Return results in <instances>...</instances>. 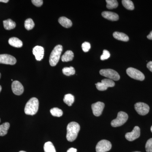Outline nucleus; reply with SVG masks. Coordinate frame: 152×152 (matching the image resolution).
<instances>
[{"mask_svg": "<svg viewBox=\"0 0 152 152\" xmlns=\"http://www.w3.org/2000/svg\"><path fill=\"white\" fill-rule=\"evenodd\" d=\"M3 24L4 28L7 30H10L15 28L16 24L15 22L10 19H8L3 21Z\"/></svg>", "mask_w": 152, "mask_h": 152, "instance_id": "6ab92c4d", "label": "nucleus"}, {"mask_svg": "<svg viewBox=\"0 0 152 152\" xmlns=\"http://www.w3.org/2000/svg\"><path fill=\"white\" fill-rule=\"evenodd\" d=\"M112 148V144L110 142L107 140L100 141L96 146V152H106L110 150Z\"/></svg>", "mask_w": 152, "mask_h": 152, "instance_id": "6e6552de", "label": "nucleus"}, {"mask_svg": "<svg viewBox=\"0 0 152 152\" xmlns=\"http://www.w3.org/2000/svg\"><path fill=\"white\" fill-rule=\"evenodd\" d=\"M128 115L125 112H119L116 118L112 121L111 125L114 127L120 126L124 125L128 120Z\"/></svg>", "mask_w": 152, "mask_h": 152, "instance_id": "20e7f679", "label": "nucleus"}, {"mask_svg": "<svg viewBox=\"0 0 152 152\" xmlns=\"http://www.w3.org/2000/svg\"><path fill=\"white\" fill-rule=\"evenodd\" d=\"M25 27L26 29L29 31L32 30L34 27L35 24L32 19L28 18L27 19L25 22Z\"/></svg>", "mask_w": 152, "mask_h": 152, "instance_id": "bb28decb", "label": "nucleus"}, {"mask_svg": "<svg viewBox=\"0 0 152 152\" xmlns=\"http://www.w3.org/2000/svg\"><path fill=\"white\" fill-rule=\"evenodd\" d=\"M107 8L111 10L118 7V3L116 0H106Z\"/></svg>", "mask_w": 152, "mask_h": 152, "instance_id": "b1692460", "label": "nucleus"}, {"mask_svg": "<svg viewBox=\"0 0 152 152\" xmlns=\"http://www.w3.org/2000/svg\"><path fill=\"white\" fill-rule=\"evenodd\" d=\"M12 91L15 94L20 96L24 92V88L22 84L18 81H14L12 85Z\"/></svg>", "mask_w": 152, "mask_h": 152, "instance_id": "ddd939ff", "label": "nucleus"}, {"mask_svg": "<svg viewBox=\"0 0 152 152\" xmlns=\"http://www.w3.org/2000/svg\"><path fill=\"white\" fill-rule=\"evenodd\" d=\"M122 3L124 7L128 10H133L134 9V4L130 0H123Z\"/></svg>", "mask_w": 152, "mask_h": 152, "instance_id": "393cba45", "label": "nucleus"}, {"mask_svg": "<svg viewBox=\"0 0 152 152\" xmlns=\"http://www.w3.org/2000/svg\"><path fill=\"white\" fill-rule=\"evenodd\" d=\"M104 106V104L100 102L93 104L91 107L94 115L96 117L100 116L103 110Z\"/></svg>", "mask_w": 152, "mask_h": 152, "instance_id": "f8f14e48", "label": "nucleus"}, {"mask_svg": "<svg viewBox=\"0 0 152 152\" xmlns=\"http://www.w3.org/2000/svg\"><path fill=\"white\" fill-rule=\"evenodd\" d=\"M50 112L52 115L55 117H60L62 116L63 114L62 110L56 107L51 109Z\"/></svg>", "mask_w": 152, "mask_h": 152, "instance_id": "cd10ccee", "label": "nucleus"}, {"mask_svg": "<svg viewBox=\"0 0 152 152\" xmlns=\"http://www.w3.org/2000/svg\"><path fill=\"white\" fill-rule=\"evenodd\" d=\"M147 68L152 72V61L149 62L147 65Z\"/></svg>", "mask_w": 152, "mask_h": 152, "instance_id": "473e14b6", "label": "nucleus"}, {"mask_svg": "<svg viewBox=\"0 0 152 152\" xmlns=\"http://www.w3.org/2000/svg\"><path fill=\"white\" fill-rule=\"evenodd\" d=\"M151 132L152 133V126H151Z\"/></svg>", "mask_w": 152, "mask_h": 152, "instance_id": "4c0bfd02", "label": "nucleus"}, {"mask_svg": "<svg viewBox=\"0 0 152 152\" xmlns=\"http://www.w3.org/2000/svg\"><path fill=\"white\" fill-rule=\"evenodd\" d=\"M102 15L104 18L112 21H115L119 20L118 15L113 12L105 11L102 13Z\"/></svg>", "mask_w": 152, "mask_h": 152, "instance_id": "2eb2a0df", "label": "nucleus"}, {"mask_svg": "<svg viewBox=\"0 0 152 152\" xmlns=\"http://www.w3.org/2000/svg\"><path fill=\"white\" fill-rule=\"evenodd\" d=\"M113 36L115 39L118 40L123 42H128L129 40V37L123 33L115 32L113 34Z\"/></svg>", "mask_w": 152, "mask_h": 152, "instance_id": "a211bd4d", "label": "nucleus"}, {"mask_svg": "<svg viewBox=\"0 0 152 152\" xmlns=\"http://www.w3.org/2000/svg\"><path fill=\"white\" fill-rule=\"evenodd\" d=\"M126 73L130 77L134 80L143 81L145 78V75L142 72L134 68H128L126 70Z\"/></svg>", "mask_w": 152, "mask_h": 152, "instance_id": "423d86ee", "label": "nucleus"}, {"mask_svg": "<svg viewBox=\"0 0 152 152\" xmlns=\"http://www.w3.org/2000/svg\"><path fill=\"white\" fill-rule=\"evenodd\" d=\"M145 149L147 152H152V138L150 139L147 141Z\"/></svg>", "mask_w": 152, "mask_h": 152, "instance_id": "c85d7f7f", "label": "nucleus"}, {"mask_svg": "<svg viewBox=\"0 0 152 152\" xmlns=\"http://www.w3.org/2000/svg\"><path fill=\"white\" fill-rule=\"evenodd\" d=\"M2 90V87L0 86V93H1V91Z\"/></svg>", "mask_w": 152, "mask_h": 152, "instance_id": "e433bc0d", "label": "nucleus"}, {"mask_svg": "<svg viewBox=\"0 0 152 152\" xmlns=\"http://www.w3.org/2000/svg\"><path fill=\"white\" fill-rule=\"evenodd\" d=\"M44 149L45 152H56L53 145L50 142H48L45 143Z\"/></svg>", "mask_w": 152, "mask_h": 152, "instance_id": "5701e85b", "label": "nucleus"}, {"mask_svg": "<svg viewBox=\"0 0 152 152\" xmlns=\"http://www.w3.org/2000/svg\"><path fill=\"white\" fill-rule=\"evenodd\" d=\"M91 44L88 42H85L83 43L82 44V48L83 51L85 53L88 52L90 49H91Z\"/></svg>", "mask_w": 152, "mask_h": 152, "instance_id": "c756f323", "label": "nucleus"}, {"mask_svg": "<svg viewBox=\"0 0 152 152\" xmlns=\"http://www.w3.org/2000/svg\"><path fill=\"white\" fill-rule=\"evenodd\" d=\"M39 102L37 98L33 97L28 101L25 106L24 111L27 115H35L39 109Z\"/></svg>", "mask_w": 152, "mask_h": 152, "instance_id": "f03ea898", "label": "nucleus"}, {"mask_svg": "<svg viewBox=\"0 0 152 152\" xmlns=\"http://www.w3.org/2000/svg\"><path fill=\"white\" fill-rule=\"evenodd\" d=\"M140 135V129L138 126H135L131 132L127 133L125 137L129 141H133L138 138Z\"/></svg>", "mask_w": 152, "mask_h": 152, "instance_id": "9b49d317", "label": "nucleus"}, {"mask_svg": "<svg viewBox=\"0 0 152 152\" xmlns=\"http://www.w3.org/2000/svg\"><path fill=\"white\" fill-rule=\"evenodd\" d=\"M62 72L64 75L66 76H69L75 75V68L72 66L69 67H65L63 69Z\"/></svg>", "mask_w": 152, "mask_h": 152, "instance_id": "a878e982", "label": "nucleus"}, {"mask_svg": "<svg viewBox=\"0 0 152 152\" xmlns=\"http://www.w3.org/2000/svg\"><path fill=\"white\" fill-rule=\"evenodd\" d=\"M1 74L0 73V78H1Z\"/></svg>", "mask_w": 152, "mask_h": 152, "instance_id": "ea45409f", "label": "nucleus"}, {"mask_svg": "<svg viewBox=\"0 0 152 152\" xmlns=\"http://www.w3.org/2000/svg\"><path fill=\"white\" fill-rule=\"evenodd\" d=\"M0 122H1V119H0Z\"/></svg>", "mask_w": 152, "mask_h": 152, "instance_id": "79ce46f5", "label": "nucleus"}, {"mask_svg": "<svg viewBox=\"0 0 152 152\" xmlns=\"http://www.w3.org/2000/svg\"><path fill=\"white\" fill-rule=\"evenodd\" d=\"M139 152V151H136V152Z\"/></svg>", "mask_w": 152, "mask_h": 152, "instance_id": "a19ab883", "label": "nucleus"}, {"mask_svg": "<svg viewBox=\"0 0 152 152\" xmlns=\"http://www.w3.org/2000/svg\"><path fill=\"white\" fill-rule=\"evenodd\" d=\"M101 75L104 76L113 80L118 81L120 79V76L116 71L112 69H103L100 71Z\"/></svg>", "mask_w": 152, "mask_h": 152, "instance_id": "39448f33", "label": "nucleus"}, {"mask_svg": "<svg viewBox=\"0 0 152 152\" xmlns=\"http://www.w3.org/2000/svg\"><path fill=\"white\" fill-rule=\"evenodd\" d=\"M97 89L100 91H104L110 87H113L115 86V83L113 80L109 79H105L102 80L101 83L96 84Z\"/></svg>", "mask_w": 152, "mask_h": 152, "instance_id": "0eeeda50", "label": "nucleus"}, {"mask_svg": "<svg viewBox=\"0 0 152 152\" xmlns=\"http://www.w3.org/2000/svg\"><path fill=\"white\" fill-rule=\"evenodd\" d=\"M77 150L74 148H71L68 150L67 152H77Z\"/></svg>", "mask_w": 152, "mask_h": 152, "instance_id": "72a5a7b5", "label": "nucleus"}, {"mask_svg": "<svg viewBox=\"0 0 152 152\" xmlns=\"http://www.w3.org/2000/svg\"><path fill=\"white\" fill-rule=\"evenodd\" d=\"M147 38L150 40H152V31L147 36Z\"/></svg>", "mask_w": 152, "mask_h": 152, "instance_id": "f704fd0d", "label": "nucleus"}, {"mask_svg": "<svg viewBox=\"0 0 152 152\" xmlns=\"http://www.w3.org/2000/svg\"><path fill=\"white\" fill-rule=\"evenodd\" d=\"M33 54L35 56L37 61H40L44 58V49L42 47L37 46L33 48Z\"/></svg>", "mask_w": 152, "mask_h": 152, "instance_id": "4468645a", "label": "nucleus"}, {"mask_svg": "<svg viewBox=\"0 0 152 152\" xmlns=\"http://www.w3.org/2000/svg\"><path fill=\"white\" fill-rule=\"evenodd\" d=\"M9 43L12 46L17 48H21L23 45V42L16 37H12L9 39Z\"/></svg>", "mask_w": 152, "mask_h": 152, "instance_id": "f3484780", "label": "nucleus"}, {"mask_svg": "<svg viewBox=\"0 0 152 152\" xmlns=\"http://www.w3.org/2000/svg\"><path fill=\"white\" fill-rule=\"evenodd\" d=\"M110 54L108 51L106 50H104L103 54L101 56V60L104 61V60L110 58Z\"/></svg>", "mask_w": 152, "mask_h": 152, "instance_id": "7c9ffc66", "label": "nucleus"}, {"mask_svg": "<svg viewBox=\"0 0 152 152\" xmlns=\"http://www.w3.org/2000/svg\"><path fill=\"white\" fill-rule=\"evenodd\" d=\"M80 129V125L75 122H72L67 126L66 139L68 141L73 142L77 137Z\"/></svg>", "mask_w": 152, "mask_h": 152, "instance_id": "f257e3e1", "label": "nucleus"}, {"mask_svg": "<svg viewBox=\"0 0 152 152\" xmlns=\"http://www.w3.org/2000/svg\"><path fill=\"white\" fill-rule=\"evenodd\" d=\"M19 152H26L24 151H20Z\"/></svg>", "mask_w": 152, "mask_h": 152, "instance_id": "58836bf2", "label": "nucleus"}, {"mask_svg": "<svg viewBox=\"0 0 152 152\" xmlns=\"http://www.w3.org/2000/svg\"><path fill=\"white\" fill-rule=\"evenodd\" d=\"M58 22L62 26L66 28H70L72 25V21L65 17L60 18L58 19Z\"/></svg>", "mask_w": 152, "mask_h": 152, "instance_id": "dca6fc26", "label": "nucleus"}, {"mask_svg": "<svg viewBox=\"0 0 152 152\" xmlns=\"http://www.w3.org/2000/svg\"><path fill=\"white\" fill-rule=\"evenodd\" d=\"M134 108L136 111L141 115H145L149 113V106L146 104L142 102H138L134 105Z\"/></svg>", "mask_w": 152, "mask_h": 152, "instance_id": "1a4fd4ad", "label": "nucleus"}, {"mask_svg": "<svg viewBox=\"0 0 152 152\" xmlns=\"http://www.w3.org/2000/svg\"><path fill=\"white\" fill-rule=\"evenodd\" d=\"M64 102L69 106L72 105L75 102V97L71 94H67L65 95Z\"/></svg>", "mask_w": 152, "mask_h": 152, "instance_id": "4be33fe9", "label": "nucleus"}, {"mask_svg": "<svg viewBox=\"0 0 152 152\" xmlns=\"http://www.w3.org/2000/svg\"><path fill=\"white\" fill-rule=\"evenodd\" d=\"M9 1V0H0V2L7 3Z\"/></svg>", "mask_w": 152, "mask_h": 152, "instance_id": "c9c22d12", "label": "nucleus"}, {"mask_svg": "<svg viewBox=\"0 0 152 152\" xmlns=\"http://www.w3.org/2000/svg\"><path fill=\"white\" fill-rule=\"evenodd\" d=\"M10 127V124L8 122L4 123L0 125V136L6 135L7 134Z\"/></svg>", "mask_w": 152, "mask_h": 152, "instance_id": "412c9836", "label": "nucleus"}, {"mask_svg": "<svg viewBox=\"0 0 152 152\" xmlns=\"http://www.w3.org/2000/svg\"><path fill=\"white\" fill-rule=\"evenodd\" d=\"M74 55L72 51L67 50L63 55L61 57V60L64 62L71 61L73 59Z\"/></svg>", "mask_w": 152, "mask_h": 152, "instance_id": "aec40b11", "label": "nucleus"}, {"mask_svg": "<svg viewBox=\"0 0 152 152\" xmlns=\"http://www.w3.org/2000/svg\"><path fill=\"white\" fill-rule=\"evenodd\" d=\"M16 62V59L13 56L8 54L0 55V64L13 65Z\"/></svg>", "mask_w": 152, "mask_h": 152, "instance_id": "9d476101", "label": "nucleus"}, {"mask_svg": "<svg viewBox=\"0 0 152 152\" xmlns=\"http://www.w3.org/2000/svg\"><path fill=\"white\" fill-rule=\"evenodd\" d=\"M31 1L33 4L37 7H41L43 3V1L42 0H32Z\"/></svg>", "mask_w": 152, "mask_h": 152, "instance_id": "2f4dec72", "label": "nucleus"}, {"mask_svg": "<svg viewBox=\"0 0 152 152\" xmlns=\"http://www.w3.org/2000/svg\"><path fill=\"white\" fill-rule=\"evenodd\" d=\"M63 51V47L61 45H58L55 47L50 55L49 62L50 65L55 66L59 61L61 54Z\"/></svg>", "mask_w": 152, "mask_h": 152, "instance_id": "7ed1b4c3", "label": "nucleus"}]
</instances>
